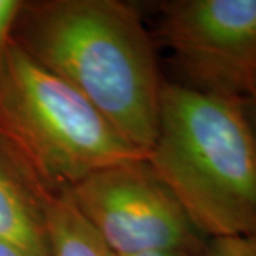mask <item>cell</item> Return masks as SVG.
<instances>
[{"mask_svg": "<svg viewBox=\"0 0 256 256\" xmlns=\"http://www.w3.org/2000/svg\"><path fill=\"white\" fill-rule=\"evenodd\" d=\"M18 26V46L148 154L158 132L164 82L151 34L136 8L120 0L24 3Z\"/></svg>", "mask_w": 256, "mask_h": 256, "instance_id": "1", "label": "cell"}, {"mask_svg": "<svg viewBox=\"0 0 256 256\" xmlns=\"http://www.w3.org/2000/svg\"><path fill=\"white\" fill-rule=\"evenodd\" d=\"M146 161L205 238L256 235V132L245 100L164 82Z\"/></svg>", "mask_w": 256, "mask_h": 256, "instance_id": "2", "label": "cell"}, {"mask_svg": "<svg viewBox=\"0 0 256 256\" xmlns=\"http://www.w3.org/2000/svg\"><path fill=\"white\" fill-rule=\"evenodd\" d=\"M0 130L40 198L68 191L100 170L146 158L12 38L0 57Z\"/></svg>", "mask_w": 256, "mask_h": 256, "instance_id": "3", "label": "cell"}, {"mask_svg": "<svg viewBox=\"0 0 256 256\" xmlns=\"http://www.w3.org/2000/svg\"><path fill=\"white\" fill-rule=\"evenodd\" d=\"M68 194L116 256L160 250L202 255L206 240L146 160L100 170Z\"/></svg>", "mask_w": 256, "mask_h": 256, "instance_id": "4", "label": "cell"}, {"mask_svg": "<svg viewBox=\"0 0 256 256\" xmlns=\"http://www.w3.org/2000/svg\"><path fill=\"white\" fill-rule=\"evenodd\" d=\"M156 34L186 86L245 100L256 87V0L160 3Z\"/></svg>", "mask_w": 256, "mask_h": 256, "instance_id": "5", "label": "cell"}, {"mask_svg": "<svg viewBox=\"0 0 256 256\" xmlns=\"http://www.w3.org/2000/svg\"><path fill=\"white\" fill-rule=\"evenodd\" d=\"M0 240L26 256H52L43 201L28 180L0 161Z\"/></svg>", "mask_w": 256, "mask_h": 256, "instance_id": "6", "label": "cell"}, {"mask_svg": "<svg viewBox=\"0 0 256 256\" xmlns=\"http://www.w3.org/2000/svg\"><path fill=\"white\" fill-rule=\"evenodd\" d=\"M52 256H116L82 218L68 191L42 196Z\"/></svg>", "mask_w": 256, "mask_h": 256, "instance_id": "7", "label": "cell"}, {"mask_svg": "<svg viewBox=\"0 0 256 256\" xmlns=\"http://www.w3.org/2000/svg\"><path fill=\"white\" fill-rule=\"evenodd\" d=\"M202 256H256V235L210 238Z\"/></svg>", "mask_w": 256, "mask_h": 256, "instance_id": "8", "label": "cell"}, {"mask_svg": "<svg viewBox=\"0 0 256 256\" xmlns=\"http://www.w3.org/2000/svg\"><path fill=\"white\" fill-rule=\"evenodd\" d=\"M24 2L18 0H0V57L10 40V33L14 28L18 13Z\"/></svg>", "mask_w": 256, "mask_h": 256, "instance_id": "9", "label": "cell"}, {"mask_svg": "<svg viewBox=\"0 0 256 256\" xmlns=\"http://www.w3.org/2000/svg\"><path fill=\"white\" fill-rule=\"evenodd\" d=\"M245 110H246L249 121L252 124V127L256 132V87L249 92L246 98H245Z\"/></svg>", "mask_w": 256, "mask_h": 256, "instance_id": "10", "label": "cell"}, {"mask_svg": "<svg viewBox=\"0 0 256 256\" xmlns=\"http://www.w3.org/2000/svg\"><path fill=\"white\" fill-rule=\"evenodd\" d=\"M137 256H202L186 252V250H160V252H150V254H142Z\"/></svg>", "mask_w": 256, "mask_h": 256, "instance_id": "11", "label": "cell"}, {"mask_svg": "<svg viewBox=\"0 0 256 256\" xmlns=\"http://www.w3.org/2000/svg\"><path fill=\"white\" fill-rule=\"evenodd\" d=\"M0 256H26L24 254H22L18 249L14 246H12L9 244L0 240Z\"/></svg>", "mask_w": 256, "mask_h": 256, "instance_id": "12", "label": "cell"}]
</instances>
